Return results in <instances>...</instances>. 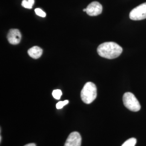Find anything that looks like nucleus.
Returning a JSON list of instances; mask_svg holds the SVG:
<instances>
[{"instance_id": "1", "label": "nucleus", "mask_w": 146, "mask_h": 146, "mask_svg": "<svg viewBox=\"0 0 146 146\" xmlns=\"http://www.w3.org/2000/svg\"><path fill=\"white\" fill-rule=\"evenodd\" d=\"M122 48L118 44L113 42H104L98 48L97 52L100 56L108 59H113L120 56Z\"/></svg>"}, {"instance_id": "2", "label": "nucleus", "mask_w": 146, "mask_h": 146, "mask_svg": "<svg viewBox=\"0 0 146 146\" xmlns=\"http://www.w3.org/2000/svg\"><path fill=\"white\" fill-rule=\"evenodd\" d=\"M97 96V88L95 84L88 82L84 84L81 92V98L82 101L86 104L93 102Z\"/></svg>"}, {"instance_id": "3", "label": "nucleus", "mask_w": 146, "mask_h": 146, "mask_svg": "<svg viewBox=\"0 0 146 146\" xmlns=\"http://www.w3.org/2000/svg\"><path fill=\"white\" fill-rule=\"evenodd\" d=\"M123 102L125 107L132 111H138L141 105L135 96L130 92H127L123 96Z\"/></svg>"}, {"instance_id": "4", "label": "nucleus", "mask_w": 146, "mask_h": 146, "mask_svg": "<svg viewBox=\"0 0 146 146\" xmlns=\"http://www.w3.org/2000/svg\"><path fill=\"white\" fill-rule=\"evenodd\" d=\"M129 18L134 21H139L146 19V2L138 5L131 11Z\"/></svg>"}, {"instance_id": "5", "label": "nucleus", "mask_w": 146, "mask_h": 146, "mask_svg": "<svg viewBox=\"0 0 146 146\" xmlns=\"http://www.w3.org/2000/svg\"><path fill=\"white\" fill-rule=\"evenodd\" d=\"M102 6L99 2L94 1L90 3L86 8V13L89 16H94L101 14L102 12Z\"/></svg>"}, {"instance_id": "6", "label": "nucleus", "mask_w": 146, "mask_h": 146, "mask_svg": "<svg viewBox=\"0 0 146 146\" xmlns=\"http://www.w3.org/2000/svg\"><path fill=\"white\" fill-rule=\"evenodd\" d=\"M81 141L82 138L80 133L74 131L68 136L64 146H81Z\"/></svg>"}, {"instance_id": "7", "label": "nucleus", "mask_w": 146, "mask_h": 146, "mask_svg": "<svg viewBox=\"0 0 146 146\" xmlns=\"http://www.w3.org/2000/svg\"><path fill=\"white\" fill-rule=\"evenodd\" d=\"M7 39L11 44H18L21 41V34L20 31L17 29H11L8 33Z\"/></svg>"}, {"instance_id": "8", "label": "nucleus", "mask_w": 146, "mask_h": 146, "mask_svg": "<svg viewBox=\"0 0 146 146\" xmlns=\"http://www.w3.org/2000/svg\"><path fill=\"white\" fill-rule=\"evenodd\" d=\"M42 52L43 50L42 49L38 46L33 47L28 50V55L31 58L34 59H37L40 58L42 55Z\"/></svg>"}, {"instance_id": "9", "label": "nucleus", "mask_w": 146, "mask_h": 146, "mask_svg": "<svg viewBox=\"0 0 146 146\" xmlns=\"http://www.w3.org/2000/svg\"><path fill=\"white\" fill-rule=\"evenodd\" d=\"M34 0H23L22 5L27 9H31L34 4Z\"/></svg>"}, {"instance_id": "10", "label": "nucleus", "mask_w": 146, "mask_h": 146, "mask_svg": "<svg viewBox=\"0 0 146 146\" xmlns=\"http://www.w3.org/2000/svg\"><path fill=\"white\" fill-rule=\"evenodd\" d=\"M137 142L135 138L131 137V139L125 141L121 146H135Z\"/></svg>"}, {"instance_id": "11", "label": "nucleus", "mask_w": 146, "mask_h": 146, "mask_svg": "<svg viewBox=\"0 0 146 146\" xmlns=\"http://www.w3.org/2000/svg\"><path fill=\"white\" fill-rule=\"evenodd\" d=\"M52 96L56 100H60L62 95V91L60 89H55L54 90L52 93Z\"/></svg>"}, {"instance_id": "12", "label": "nucleus", "mask_w": 146, "mask_h": 146, "mask_svg": "<svg viewBox=\"0 0 146 146\" xmlns=\"http://www.w3.org/2000/svg\"><path fill=\"white\" fill-rule=\"evenodd\" d=\"M68 103H69V101L68 100H64L63 101H60L56 104V108L58 109V110L62 109L64 106H66V104H68Z\"/></svg>"}, {"instance_id": "13", "label": "nucleus", "mask_w": 146, "mask_h": 146, "mask_svg": "<svg viewBox=\"0 0 146 146\" xmlns=\"http://www.w3.org/2000/svg\"><path fill=\"white\" fill-rule=\"evenodd\" d=\"M35 13L36 14V15H37L40 17H44L46 16V14L42 11V9H40V8H36L35 9Z\"/></svg>"}, {"instance_id": "14", "label": "nucleus", "mask_w": 146, "mask_h": 146, "mask_svg": "<svg viewBox=\"0 0 146 146\" xmlns=\"http://www.w3.org/2000/svg\"><path fill=\"white\" fill-rule=\"evenodd\" d=\"M36 146V145L35 144V143H29V144H27L26 145H25V146Z\"/></svg>"}, {"instance_id": "15", "label": "nucleus", "mask_w": 146, "mask_h": 146, "mask_svg": "<svg viewBox=\"0 0 146 146\" xmlns=\"http://www.w3.org/2000/svg\"><path fill=\"white\" fill-rule=\"evenodd\" d=\"M2 141V136H0V142H1Z\"/></svg>"}, {"instance_id": "16", "label": "nucleus", "mask_w": 146, "mask_h": 146, "mask_svg": "<svg viewBox=\"0 0 146 146\" xmlns=\"http://www.w3.org/2000/svg\"><path fill=\"white\" fill-rule=\"evenodd\" d=\"M83 11H86V9H84Z\"/></svg>"}]
</instances>
